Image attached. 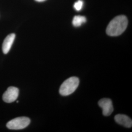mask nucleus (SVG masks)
<instances>
[{
	"mask_svg": "<svg viewBox=\"0 0 132 132\" xmlns=\"http://www.w3.org/2000/svg\"><path fill=\"white\" fill-rule=\"evenodd\" d=\"M128 23V19L125 16H118L109 23L106 28V33L110 36H119L126 30Z\"/></svg>",
	"mask_w": 132,
	"mask_h": 132,
	"instance_id": "obj_1",
	"label": "nucleus"
},
{
	"mask_svg": "<svg viewBox=\"0 0 132 132\" xmlns=\"http://www.w3.org/2000/svg\"><path fill=\"white\" fill-rule=\"evenodd\" d=\"M79 84L78 77L73 76L66 79L61 85L59 89L60 94L63 96H68L72 94L77 88Z\"/></svg>",
	"mask_w": 132,
	"mask_h": 132,
	"instance_id": "obj_2",
	"label": "nucleus"
},
{
	"mask_svg": "<svg viewBox=\"0 0 132 132\" xmlns=\"http://www.w3.org/2000/svg\"><path fill=\"white\" fill-rule=\"evenodd\" d=\"M30 123L29 118L22 117L14 118L6 124V127L11 130H21L28 126Z\"/></svg>",
	"mask_w": 132,
	"mask_h": 132,
	"instance_id": "obj_3",
	"label": "nucleus"
},
{
	"mask_svg": "<svg viewBox=\"0 0 132 132\" xmlns=\"http://www.w3.org/2000/svg\"><path fill=\"white\" fill-rule=\"evenodd\" d=\"M19 93V89L17 88L10 87L3 94V99L6 103H12L18 98Z\"/></svg>",
	"mask_w": 132,
	"mask_h": 132,
	"instance_id": "obj_4",
	"label": "nucleus"
},
{
	"mask_svg": "<svg viewBox=\"0 0 132 132\" xmlns=\"http://www.w3.org/2000/svg\"><path fill=\"white\" fill-rule=\"evenodd\" d=\"M98 104L102 109V113L105 116H109L113 112V105L111 99L102 98L99 100Z\"/></svg>",
	"mask_w": 132,
	"mask_h": 132,
	"instance_id": "obj_5",
	"label": "nucleus"
},
{
	"mask_svg": "<svg viewBox=\"0 0 132 132\" xmlns=\"http://www.w3.org/2000/svg\"><path fill=\"white\" fill-rule=\"evenodd\" d=\"M114 119L119 124L125 127L131 128L132 127V119L126 115L118 114L115 116Z\"/></svg>",
	"mask_w": 132,
	"mask_h": 132,
	"instance_id": "obj_6",
	"label": "nucleus"
},
{
	"mask_svg": "<svg viewBox=\"0 0 132 132\" xmlns=\"http://www.w3.org/2000/svg\"><path fill=\"white\" fill-rule=\"evenodd\" d=\"M15 38V34L14 33L10 34L5 38L2 46V50L4 54H7L9 52L14 42Z\"/></svg>",
	"mask_w": 132,
	"mask_h": 132,
	"instance_id": "obj_7",
	"label": "nucleus"
},
{
	"mask_svg": "<svg viewBox=\"0 0 132 132\" xmlns=\"http://www.w3.org/2000/svg\"><path fill=\"white\" fill-rule=\"evenodd\" d=\"M87 19L84 16H75L72 20V24L75 27H79L86 22Z\"/></svg>",
	"mask_w": 132,
	"mask_h": 132,
	"instance_id": "obj_8",
	"label": "nucleus"
},
{
	"mask_svg": "<svg viewBox=\"0 0 132 132\" xmlns=\"http://www.w3.org/2000/svg\"><path fill=\"white\" fill-rule=\"evenodd\" d=\"M83 2L82 0H78L74 4V8L76 11H80L82 9Z\"/></svg>",
	"mask_w": 132,
	"mask_h": 132,
	"instance_id": "obj_9",
	"label": "nucleus"
},
{
	"mask_svg": "<svg viewBox=\"0 0 132 132\" xmlns=\"http://www.w3.org/2000/svg\"><path fill=\"white\" fill-rule=\"evenodd\" d=\"M35 1H36V2H42L44 1H45L46 0H35Z\"/></svg>",
	"mask_w": 132,
	"mask_h": 132,
	"instance_id": "obj_10",
	"label": "nucleus"
}]
</instances>
